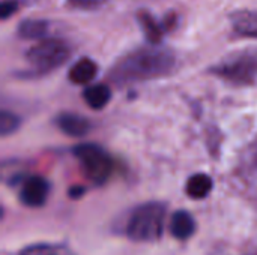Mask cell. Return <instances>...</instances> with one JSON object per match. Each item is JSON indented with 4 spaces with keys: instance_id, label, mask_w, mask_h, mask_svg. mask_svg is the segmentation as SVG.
<instances>
[{
    "instance_id": "1",
    "label": "cell",
    "mask_w": 257,
    "mask_h": 255,
    "mask_svg": "<svg viewBox=\"0 0 257 255\" xmlns=\"http://www.w3.org/2000/svg\"><path fill=\"white\" fill-rule=\"evenodd\" d=\"M176 65V57L169 50H139L119 60L110 72V78L119 84L149 81L169 75Z\"/></svg>"
},
{
    "instance_id": "7",
    "label": "cell",
    "mask_w": 257,
    "mask_h": 255,
    "mask_svg": "<svg viewBox=\"0 0 257 255\" xmlns=\"http://www.w3.org/2000/svg\"><path fill=\"white\" fill-rule=\"evenodd\" d=\"M56 125L57 128L69 135V137H84L89 134V131L92 129V125L90 122L80 116V114H75V113H62L56 117Z\"/></svg>"
},
{
    "instance_id": "5",
    "label": "cell",
    "mask_w": 257,
    "mask_h": 255,
    "mask_svg": "<svg viewBox=\"0 0 257 255\" xmlns=\"http://www.w3.org/2000/svg\"><path fill=\"white\" fill-rule=\"evenodd\" d=\"M71 56V48L60 39H42L32 47L26 57L38 72H50L62 66Z\"/></svg>"
},
{
    "instance_id": "12",
    "label": "cell",
    "mask_w": 257,
    "mask_h": 255,
    "mask_svg": "<svg viewBox=\"0 0 257 255\" xmlns=\"http://www.w3.org/2000/svg\"><path fill=\"white\" fill-rule=\"evenodd\" d=\"M137 21L140 24L142 32L145 33L146 39L151 44H158L163 38V33L166 32V27L163 24V21H157V18H154L149 12L146 11H140L137 14Z\"/></svg>"
},
{
    "instance_id": "6",
    "label": "cell",
    "mask_w": 257,
    "mask_h": 255,
    "mask_svg": "<svg viewBox=\"0 0 257 255\" xmlns=\"http://www.w3.org/2000/svg\"><path fill=\"white\" fill-rule=\"evenodd\" d=\"M50 192V183L42 176H30L23 182L20 201L27 207H41L45 204Z\"/></svg>"
},
{
    "instance_id": "9",
    "label": "cell",
    "mask_w": 257,
    "mask_h": 255,
    "mask_svg": "<svg viewBox=\"0 0 257 255\" xmlns=\"http://www.w3.org/2000/svg\"><path fill=\"white\" fill-rule=\"evenodd\" d=\"M233 30L247 38H257V11H238L230 17Z\"/></svg>"
},
{
    "instance_id": "11",
    "label": "cell",
    "mask_w": 257,
    "mask_h": 255,
    "mask_svg": "<svg viewBox=\"0 0 257 255\" xmlns=\"http://www.w3.org/2000/svg\"><path fill=\"white\" fill-rule=\"evenodd\" d=\"M212 188H214V182L211 176L205 173H197L188 179L185 185V192L193 200H203L211 194Z\"/></svg>"
},
{
    "instance_id": "4",
    "label": "cell",
    "mask_w": 257,
    "mask_h": 255,
    "mask_svg": "<svg viewBox=\"0 0 257 255\" xmlns=\"http://www.w3.org/2000/svg\"><path fill=\"white\" fill-rule=\"evenodd\" d=\"M212 72L232 84H253L257 81V51H244L212 68Z\"/></svg>"
},
{
    "instance_id": "3",
    "label": "cell",
    "mask_w": 257,
    "mask_h": 255,
    "mask_svg": "<svg viewBox=\"0 0 257 255\" xmlns=\"http://www.w3.org/2000/svg\"><path fill=\"white\" fill-rule=\"evenodd\" d=\"M74 155L78 159L84 176L95 185H104L111 171L113 161L110 155L98 144L86 143L74 149Z\"/></svg>"
},
{
    "instance_id": "17",
    "label": "cell",
    "mask_w": 257,
    "mask_h": 255,
    "mask_svg": "<svg viewBox=\"0 0 257 255\" xmlns=\"http://www.w3.org/2000/svg\"><path fill=\"white\" fill-rule=\"evenodd\" d=\"M71 6L77 8V9H83V11H92L96 9L99 6H102L104 3H107L108 0H68Z\"/></svg>"
},
{
    "instance_id": "19",
    "label": "cell",
    "mask_w": 257,
    "mask_h": 255,
    "mask_svg": "<svg viewBox=\"0 0 257 255\" xmlns=\"http://www.w3.org/2000/svg\"><path fill=\"white\" fill-rule=\"evenodd\" d=\"M84 188L83 186H74V188H71L69 189V197L71 198H74V200H77V198H80L83 194H84Z\"/></svg>"
},
{
    "instance_id": "13",
    "label": "cell",
    "mask_w": 257,
    "mask_h": 255,
    "mask_svg": "<svg viewBox=\"0 0 257 255\" xmlns=\"http://www.w3.org/2000/svg\"><path fill=\"white\" fill-rule=\"evenodd\" d=\"M98 72V66L96 63L89 59V57H84V59H80L69 71V80L74 83V84H87L90 83L95 75Z\"/></svg>"
},
{
    "instance_id": "16",
    "label": "cell",
    "mask_w": 257,
    "mask_h": 255,
    "mask_svg": "<svg viewBox=\"0 0 257 255\" xmlns=\"http://www.w3.org/2000/svg\"><path fill=\"white\" fill-rule=\"evenodd\" d=\"M20 125H21V119L17 114L6 110L0 113V134L3 137L14 134L20 128Z\"/></svg>"
},
{
    "instance_id": "15",
    "label": "cell",
    "mask_w": 257,
    "mask_h": 255,
    "mask_svg": "<svg viewBox=\"0 0 257 255\" xmlns=\"http://www.w3.org/2000/svg\"><path fill=\"white\" fill-rule=\"evenodd\" d=\"M20 255H75L68 246L59 243H36L21 249Z\"/></svg>"
},
{
    "instance_id": "18",
    "label": "cell",
    "mask_w": 257,
    "mask_h": 255,
    "mask_svg": "<svg viewBox=\"0 0 257 255\" xmlns=\"http://www.w3.org/2000/svg\"><path fill=\"white\" fill-rule=\"evenodd\" d=\"M17 9H18V2H17V0H6V2H3L2 6H0V17H2L3 20H6V18H9Z\"/></svg>"
},
{
    "instance_id": "14",
    "label": "cell",
    "mask_w": 257,
    "mask_h": 255,
    "mask_svg": "<svg viewBox=\"0 0 257 255\" xmlns=\"http://www.w3.org/2000/svg\"><path fill=\"white\" fill-rule=\"evenodd\" d=\"M84 102L93 110H102L111 99V90L105 84H95L89 86L83 92Z\"/></svg>"
},
{
    "instance_id": "2",
    "label": "cell",
    "mask_w": 257,
    "mask_h": 255,
    "mask_svg": "<svg viewBox=\"0 0 257 255\" xmlns=\"http://www.w3.org/2000/svg\"><path fill=\"white\" fill-rule=\"evenodd\" d=\"M167 207L151 201L136 207L126 222V237L133 242H155L163 236Z\"/></svg>"
},
{
    "instance_id": "8",
    "label": "cell",
    "mask_w": 257,
    "mask_h": 255,
    "mask_svg": "<svg viewBox=\"0 0 257 255\" xmlns=\"http://www.w3.org/2000/svg\"><path fill=\"white\" fill-rule=\"evenodd\" d=\"M170 234L178 240H188L196 233V221L187 210H176L169 224Z\"/></svg>"
},
{
    "instance_id": "10",
    "label": "cell",
    "mask_w": 257,
    "mask_h": 255,
    "mask_svg": "<svg viewBox=\"0 0 257 255\" xmlns=\"http://www.w3.org/2000/svg\"><path fill=\"white\" fill-rule=\"evenodd\" d=\"M48 30H50L48 21L39 20V18H29V20H24L18 24L17 33L23 39L42 41L48 35Z\"/></svg>"
}]
</instances>
